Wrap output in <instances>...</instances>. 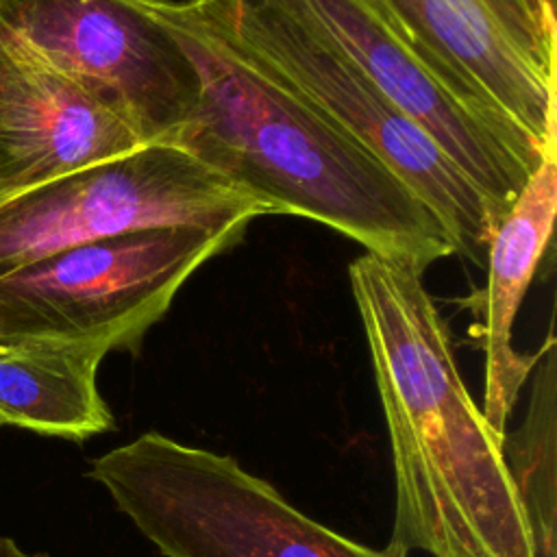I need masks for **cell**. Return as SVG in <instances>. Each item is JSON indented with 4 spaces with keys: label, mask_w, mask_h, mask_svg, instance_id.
<instances>
[{
    "label": "cell",
    "mask_w": 557,
    "mask_h": 557,
    "mask_svg": "<svg viewBox=\"0 0 557 557\" xmlns=\"http://www.w3.org/2000/svg\"><path fill=\"white\" fill-rule=\"evenodd\" d=\"M248 224L168 226L59 250L0 274V337L98 350H133L181 285L235 246Z\"/></svg>",
    "instance_id": "obj_4"
},
{
    "label": "cell",
    "mask_w": 557,
    "mask_h": 557,
    "mask_svg": "<svg viewBox=\"0 0 557 557\" xmlns=\"http://www.w3.org/2000/svg\"><path fill=\"white\" fill-rule=\"evenodd\" d=\"M440 61L557 157V20L548 0H370Z\"/></svg>",
    "instance_id": "obj_9"
},
{
    "label": "cell",
    "mask_w": 557,
    "mask_h": 557,
    "mask_svg": "<svg viewBox=\"0 0 557 557\" xmlns=\"http://www.w3.org/2000/svg\"><path fill=\"white\" fill-rule=\"evenodd\" d=\"M102 352L74 346L0 344V422L83 442L113 429L98 392Z\"/></svg>",
    "instance_id": "obj_12"
},
{
    "label": "cell",
    "mask_w": 557,
    "mask_h": 557,
    "mask_svg": "<svg viewBox=\"0 0 557 557\" xmlns=\"http://www.w3.org/2000/svg\"><path fill=\"white\" fill-rule=\"evenodd\" d=\"M144 146L98 96L0 20V194L20 191Z\"/></svg>",
    "instance_id": "obj_10"
},
{
    "label": "cell",
    "mask_w": 557,
    "mask_h": 557,
    "mask_svg": "<svg viewBox=\"0 0 557 557\" xmlns=\"http://www.w3.org/2000/svg\"><path fill=\"white\" fill-rule=\"evenodd\" d=\"M89 476L163 557H394L311 520L235 457L161 433L96 457Z\"/></svg>",
    "instance_id": "obj_3"
},
{
    "label": "cell",
    "mask_w": 557,
    "mask_h": 557,
    "mask_svg": "<svg viewBox=\"0 0 557 557\" xmlns=\"http://www.w3.org/2000/svg\"><path fill=\"white\" fill-rule=\"evenodd\" d=\"M422 272L368 250L348 265L392 444L396 500L385 550L537 557L500 437L463 385Z\"/></svg>",
    "instance_id": "obj_2"
},
{
    "label": "cell",
    "mask_w": 557,
    "mask_h": 557,
    "mask_svg": "<svg viewBox=\"0 0 557 557\" xmlns=\"http://www.w3.org/2000/svg\"><path fill=\"white\" fill-rule=\"evenodd\" d=\"M218 4L252 59L387 165L444 224L455 252L485 265L500 215L420 124L283 0Z\"/></svg>",
    "instance_id": "obj_5"
},
{
    "label": "cell",
    "mask_w": 557,
    "mask_h": 557,
    "mask_svg": "<svg viewBox=\"0 0 557 557\" xmlns=\"http://www.w3.org/2000/svg\"><path fill=\"white\" fill-rule=\"evenodd\" d=\"M311 22L472 178L496 213L546 159L542 148L457 74L420 50L370 0H283Z\"/></svg>",
    "instance_id": "obj_7"
},
{
    "label": "cell",
    "mask_w": 557,
    "mask_h": 557,
    "mask_svg": "<svg viewBox=\"0 0 557 557\" xmlns=\"http://www.w3.org/2000/svg\"><path fill=\"white\" fill-rule=\"evenodd\" d=\"M557 213V159H546L529 176L503 213L487 244V287L483 292V416L503 440L520 389L540 352L513 350L511 331L522 298L550 242Z\"/></svg>",
    "instance_id": "obj_11"
},
{
    "label": "cell",
    "mask_w": 557,
    "mask_h": 557,
    "mask_svg": "<svg viewBox=\"0 0 557 557\" xmlns=\"http://www.w3.org/2000/svg\"><path fill=\"white\" fill-rule=\"evenodd\" d=\"M0 557H39V555L26 553V550L20 548L17 542L11 540V537H0Z\"/></svg>",
    "instance_id": "obj_14"
},
{
    "label": "cell",
    "mask_w": 557,
    "mask_h": 557,
    "mask_svg": "<svg viewBox=\"0 0 557 557\" xmlns=\"http://www.w3.org/2000/svg\"><path fill=\"white\" fill-rule=\"evenodd\" d=\"M0 20L144 144H168L196 107L191 59L137 0H0Z\"/></svg>",
    "instance_id": "obj_8"
},
{
    "label": "cell",
    "mask_w": 557,
    "mask_h": 557,
    "mask_svg": "<svg viewBox=\"0 0 557 557\" xmlns=\"http://www.w3.org/2000/svg\"><path fill=\"white\" fill-rule=\"evenodd\" d=\"M198 72V100L168 144L261 200L426 270L455 252L435 213L368 148L252 59L218 0H137Z\"/></svg>",
    "instance_id": "obj_1"
},
{
    "label": "cell",
    "mask_w": 557,
    "mask_h": 557,
    "mask_svg": "<svg viewBox=\"0 0 557 557\" xmlns=\"http://www.w3.org/2000/svg\"><path fill=\"white\" fill-rule=\"evenodd\" d=\"M270 215L172 144H144L65 176L0 194V274L59 250L148 228H224Z\"/></svg>",
    "instance_id": "obj_6"
},
{
    "label": "cell",
    "mask_w": 557,
    "mask_h": 557,
    "mask_svg": "<svg viewBox=\"0 0 557 557\" xmlns=\"http://www.w3.org/2000/svg\"><path fill=\"white\" fill-rule=\"evenodd\" d=\"M548 2H550V4H553V7H555V0H548Z\"/></svg>",
    "instance_id": "obj_15"
},
{
    "label": "cell",
    "mask_w": 557,
    "mask_h": 557,
    "mask_svg": "<svg viewBox=\"0 0 557 557\" xmlns=\"http://www.w3.org/2000/svg\"><path fill=\"white\" fill-rule=\"evenodd\" d=\"M0 426H2V422H0Z\"/></svg>",
    "instance_id": "obj_17"
},
{
    "label": "cell",
    "mask_w": 557,
    "mask_h": 557,
    "mask_svg": "<svg viewBox=\"0 0 557 557\" xmlns=\"http://www.w3.org/2000/svg\"><path fill=\"white\" fill-rule=\"evenodd\" d=\"M555 339L548 335L533 368L529 407L522 424L500 440V453L513 487L524 507L540 557H555V440H557V400H555Z\"/></svg>",
    "instance_id": "obj_13"
},
{
    "label": "cell",
    "mask_w": 557,
    "mask_h": 557,
    "mask_svg": "<svg viewBox=\"0 0 557 557\" xmlns=\"http://www.w3.org/2000/svg\"><path fill=\"white\" fill-rule=\"evenodd\" d=\"M0 344H4V339H2V337H0Z\"/></svg>",
    "instance_id": "obj_16"
}]
</instances>
